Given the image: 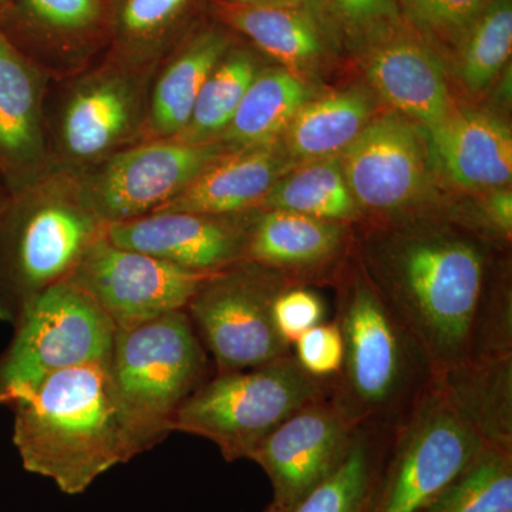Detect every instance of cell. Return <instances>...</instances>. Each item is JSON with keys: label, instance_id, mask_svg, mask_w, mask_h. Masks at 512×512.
I'll return each instance as SVG.
<instances>
[{"label": "cell", "instance_id": "cell-1", "mask_svg": "<svg viewBox=\"0 0 512 512\" xmlns=\"http://www.w3.org/2000/svg\"><path fill=\"white\" fill-rule=\"evenodd\" d=\"M366 274L417 340L437 377L512 355L511 292L488 291L487 249L447 227H409L366 245Z\"/></svg>", "mask_w": 512, "mask_h": 512}, {"label": "cell", "instance_id": "cell-2", "mask_svg": "<svg viewBox=\"0 0 512 512\" xmlns=\"http://www.w3.org/2000/svg\"><path fill=\"white\" fill-rule=\"evenodd\" d=\"M109 365L59 370L12 404L13 443L23 467L49 478L64 494H83L111 468L143 453Z\"/></svg>", "mask_w": 512, "mask_h": 512}, {"label": "cell", "instance_id": "cell-3", "mask_svg": "<svg viewBox=\"0 0 512 512\" xmlns=\"http://www.w3.org/2000/svg\"><path fill=\"white\" fill-rule=\"evenodd\" d=\"M333 322L345 350L330 402L356 429L396 431L437 379L423 349L363 265L340 279Z\"/></svg>", "mask_w": 512, "mask_h": 512}, {"label": "cell", "instance_id": "cell-4", "mask_svg": "<svg viewBox=\"0 0 512 512\" xmlns=\"http://www.w3.org/2000/svg\"><path fill=\"white\" fill-rule=\"evenodd\" d=\"M106 228L76 180L45 177L10 194L0 207V319L16 325L40 293L72 275Z\"/></svg>", "mask_w": 512, "mask_h": 512}, {"label": "cell", "instance_id": "cell-5", "mask_svg": "<svg viewBox=\"0 0 512 512\" xmlns=\"http://www.w3.org/2000/svg\"><path fill=\"white\" fill-rule=\"evenodd\" d=\"M109 366L124 417L143 453L173 433L180 407L210 379L207 353L185 311L117 329Z\"/></svg>", "mask_w": 512, "mask_h": 512}, {"label": "cell", "instance_id": "cell-6", "mask_svg": "<svg viewBox=\"0 0 512 512\" xmlns=\"http://www.w3.org/2000/svg\"><path fill=\"white\" fill-rule=\"evenodd\" d=\"M330 393L332 379L309 375L291 353L210 377L180 407L173 431L212 441L228 463L251 460L272 431Z\"/></svg>", "mask_w": 512, "mask_h": 512}, {"label": "cell", "instance_id": "cell-7", "mask_svg": "<svg viewBox=\"0 0 512 512\" xmlns=\"http://www.w3.org/2000/svg\"><path fill=\"white\" fill-rule=\"evenodd\" d=\"M16 329L0 357V404L10 407L52 373L110 363L117 333L99 303L69 279L40 293Z\"/></svg>", "mask_w": 512, "mask_h": 512}, {"label": "cell", "instance_id": "cell-8", "mask_svg": "<svg viewBox=\"0 0 512 512\" xmlns=\"http://www.w3.org/2000/svg\"><path fill=\"white\" fill-rule=\"evenodd\" d=\"M487 448L436 382L394 431L370 512H426Z\"/></svg>", "mask_w": 512, "mask_h": 512}, {"label": "cell", "instance_id": "cell-9", "mask_svg": "<svg viewBox=\"0 0 512 512\" xmlns=\"http://www.w3.org/2000/svg\"><path fill=\"white\" fill-rule=\"evenodd\" d=\"M291 284L272 269L242 261L208 276L185 312L217 375L291 355L274 322L276 296Z\"/></svg>", "mask_w": 512, "mask_h": 512}, {"label": "cell", "instance_id": "cell-10", "mask_svg": "<svg viewBox=\"0 0 512 512\" xmlns=\"http://www.w3.org/2000/svg\"><path fill=\"white\" fill-rule=\"evenodd\" d=\"M231 148L220 140L154 138L123 148L77 178L80 198L106 225L136 220L174 200Z\"/></svg>", "mask_w": 512, "mask_h": 512}, {"label": "cell", "instance_id": "cell-11", "mask_svg": "<svg viewBox=\"0 0 512 512\" xmlns=\"http://www.w3.org/2000/svg\"><path fill=\"white\" fill-rule=\"evenodd\" d=\"M210 275L117 247L104 234L67 279L89 293L117 329H126L165 313L185 311Z\"/></svg>", "mask_w": 512, "mask_h": 512}, {"label": "cell", "instance_id": "cell-12", "mask_svg": "<svg viewBox=\"0 0 512 512\" xmlns=\"http://www.w3.org/2000/svg\"><path fill=\"white\" fill-rule=\"evenodd\" d=\"M146 69L116 59L74 84L59 123L70 164L92 168L137 136L147 119Z\"/></svg>", "mask_w": 512, "mask_h": 512}, {"label": "cell", "instance_id": "cell-13", "mask_svg": "<svg viewBox=\"0 0 512 512\" xmlns=\"http://www.w3.org/2000/svg\"><path fill=\"white\" fill-rule=\"evenodd\" d=\"M356 431L329 399L303 407L272 431L251 457L272 485L264 512L295 510L345 461Z\"/></svg>", "mask_w": 512, "mask_h": 512}, {"label": "cell", "instance_id": "cell-14", "mask_svg": "<svg viewBox=\"0 0 512 512\" xmlns=\"http://www.w3.org/2000/svg\"><path fill=\"white\" fill-rule=\"evenodd\" d=\"M426 147L420 126L407 117L369 121L339 160L357 207L393 212L416 204L427 181Z\"/></svg>", "mask_w": 512, "mask_h": 512}, {"label": "cell", "instance_id": "cell-15", "mask_svg": "<svg viewBox=\"0 0 512 512\" xmlns=\"http://www.w3.org/2000/svg\"><path fill=\"white\" fill-rule=\"evenodd\" d=\"M232 215L151 212L136 220L107 225L106 238L117 247L144 252L195 272L221 271L244 261L249 224Z\"/></svg>", "mask_w": 512, "mask_h": 512}, {"label": "cell", "instance_id": "cell-16", "mask_svg": "<svg viewBox=\"0 0 512 512\" xmlns=\"http://www.w3.org/2000/svg\"><path fill=\"white\" fill-rule=\"evenodd\" d=\"M45 76L0 28V178L10 194L46 177Z\"/></svg>", "mask_w": 512, "mask_h": 512}, {"label": "cell", "instance_id": "cell-17", "mask_svg": "<svg viewBox=\"0 0 512 512\" xmlns=\"http://www.w3.org/2000/svg\"><path fill=\"white\" fill-rule=\"evenodd\" d=\"M362 50L369 82L407 119L430 130L453 111L439 53L403 20Z\"/></svg>", "mask_w": 512, "mask_h": 512}, {"label": "cell", "instance_id": "cell-18", "mask_svg": "<svg viewBox=\"0 0 512 512\" xmlns=\"http://www.w3.org/2000/svg\"><path fill=\"white\" fill-rule=\"evenodd\" d=\"M348 241L343 222L323 221L298 212L266 210L249 222L244 261L272 269L292 286L328 275Z\"/></svg>", "mask_w": 512, "mask_h": 512}, {"label": "cell", "instance_id": "cell-19", "mask_svg": "<svg viewBox=\"0 0 512 512\" xmlns=\"http://www.w3.org/2000/svg\"><path fill=\"white\" fill-rule=\"evenodd\" d=\"M291 165V158L275 143L229 150L174 200L154 212L237 215L262 204Z\"/></svg>", "mask_w": 512, "mask_h": 512}, {"label": "cell", "instance_id": "cell-20", "mask_svg": "<svg viewBox=\"0 0 512 512\" xmlns=\"http://www.w3.org/2000/svg\"><path fill=\"white\" fill-rule=\"evenodd\" d=\"M218 18L248 37L285 69L312 72L338 40L313 0L299 5L232 6L215 3Z\"/></svg>", "mask_w": 512, "mask_h": 512}, {"label": "cell", "instance_id": "cell-21", "mask_svg": "<svg viewBox=\"0 0 512 512\" xmlns=\"http://www.w3.org/2000/svg\"><path fill=\"white\" fill-rule=\"evenodd\" d=\"M448 177L468 190H497L512 177V134L498 117L481 111L450 114L426 130Z\"/></svg>", "mask_w": 512, "mask_h": 512}, {"label": "cell", "instance_id": "cell-22", "mask_svg": "<svg viewBox=\"0 0 512 512\" xmlns=\"http://www.w3.org/2000/svg\"><path fill=\"white\" fill-rule=\"evenodd\" d=\"M436 382L488 447L512 456V355L473 360L448 370Z\"/></svg>", "mask_w": 512, "mask_h": 512}, {"label": "cell", "instance_id": "cell-23", "mask_svg": "<svg viewBox=\"0 0 512 512\" xmlns=\"http://www.w3.org/2000/svg\"><path fill=\"white\" fill-rule=\"evenodd\" d=\"M229 49L231 36L212 26L192 35L165 64L148 101L146 121L154 138L183 133L205 80Z\"/></svg>", "mask_w": 512, "mask_h": 512}, {"label": "cell", "instance_id": "cell-24", "mask_svg": "<svg viewBox=\"0 0 512 512\" xmlns=\"http://www.w3.org/2000/svg\"><path fill=\"white\" fill-rule=\"evenodd\" d=\"M311 99L301 74L285 67L259 70L218 140L231 150L275 143Z\"/></svg>", "mask_w": 512, "mask_h": 512}, {"label": "cell", "instance_id": "cell-25", "mask_svg": "<svg viewBox=\"0 0 512 512\" xmlns=\"http://www.w3.org/2000/svg\"><path fill=\"white\" fill-rule=\"evenodd\" d=\"M370 116L372 103L357 89L311 99L286 128V154L303 163L335 158L362 133Z\"/></svg>", "mask_w": 512, "mask_h": 512}, {"label": "cell", "instance_id": "cell-26", "mask_svg": "<svg viewBox=\"0 0 512 512\" xmlns=\"http://www.w3.org/2000/svg\"><path fill=\"white\" fill-rule=\"evenodd\" d=\"M394 431L357 429L348 456L292 512H370Z\"/></svg>", "mask_w": 512, "mask_h": 512}, {"label": "cell", "instance_id": "cell-27", "mask_svg": "<svg viewBox=\"0 0 512 512\" xmlns=\"http://www.w3.org/2000/svg\"><path fill=\"white\" fill-rule=\"evenodd\" d=\"M266 210L298 212L323 221L348 222L359 212L339 160L306 161L288 171L266 195Z\"/></svg>", "mask_w": 512, "mask_h": 512}, {"label": "cell", "instance_id": "cell-28", "mask_svg": "<svg viewBox=\"0 0 512 512\" xmlns=\"http://www.w3.org/2000/svg\"><path fill=\"white\" fill-rule=\"evenodd\" d=\"M194 0H114L109 12L117 60L148 67L183 22Z\"/></svg>", "mask_w": 512, "mask_h": 512}, {"label": "cell", "instance_id": "cell-29", "mask_svg": "<svg viewBox=\"0 0 512 512\" xmlns=\"http://www.w3.org/2000/svg\"><path fill=\"white\" fill-rule=\"evenodd\" d=\"M258 73L251 50L231 47L205 80L191 119L177 138L191 143L218 140Z\"/></svg>", "mask_w": 512, "mask_h": 512}, {"label": "cell", "instance_id": "cell-30", "mask_svg": "<svg viewBox=\"0 0 512 512\" xmlns=\"http://www.w3.org/2000/svg\"><path fill=\"white\" fill-rule=\"evenodd\" d=\"M512 49V2L493 0L458 46L457 74L468 92L480 93L504 69Z\"/></svg>", "mask_w": 512, "mask_h": 512}, {"label": "cell", "instance_id": "cell-31", "mask_svg": "<svg viewBox=\"0 0 512 512\" xmlns=\"http://www.w3.org/2000/svg\"><path fill=\"white\" fill-rule=\"evenodd\" d=\"M426 512H512V456L488 447Z\"/></svg>", "mask_w": 512, "mask_h": 512}, {"label": "cell", "instance_id": "cell-32", "mask_svg": "<svg viewBox=\"0 0 512 512\" xmlns=\"http://www.w3.org/2000/svg\"><path fill=\"white\" fill-rule=\"evenodd\" d=\"M109 18L104 0H12L8 20L33 35L79 40L94 35Z\"/></svg>", "mask_w": 512, "mask_h": 512}, {"label": "cell", "instance_id": "cell-33", "mask_svg": "<svg viewBox=\"0 0 512 512\" xmlns=\"http://www.w3.org/2000/svg\"><path fill=\"white\" fill-rule=\"evenodd\" d=\"M493 0H397L400 16L437 53L454 52Z\"/></svg>", "mask_w": 512, "mask_h": 512}, {"label": "cell", "instance_id": "cell-34", "mask_svg": "<svg viewBox=\"0 0 512 512\" xmlns=\"http://www.w3.org/2000/svg\"><path fill=\"white\" fill-rule=\"evenodd\" d=\"M338 39L363 49L402 22L397 0H313Z\"/></svg>", "mask_w": 512, "mask_h": 512}, {"label": "cell", "instance_id": "cell-35", "mask_svg": "<svg viewBox=\"0 0 512 512\" xmlns=\"http://www.w3.org/2000/svg\"><path fill=\"white\" fill-rule=\"evenodd\" d=\"M342 333L335 322H322L303 333L292 346L296 362L318 379H333L343 362Z\"/></svg>", "mask_w": 512, "mask_h": 512}, {"label": "cell", "instance_id": "cell-36", "mask_svg": "<svg viewBox=\"0 0 512 512\" xmlns=\"http://www.w3.org/2000/svg\"><path fill=\"white\" fill-rule=\"evenodd\" d=\"M325 303L303 286H291L276 296L274 322L279 335L293 346L303 333L323 322Z\"/></svg>", "mask_w": 512, "mask_h": 512}, {"label": "cell", "instance_id": "cell-37", "mask_svg": "<svg viewBox=\"0 0 512 512\" xmlns=\"http://www.w3.org/2000/svg\"><path fill=\"white\" fill-rule=\"evenodd\" d=\"M484 218L488 228L495 235L511 241L512 237V194L510 190L497 188L484 201Z\"/></svg>", "mask_w": 512, "mask_h": 512}, {"label": "cell", "instance_id": "cell-38", "mask_svg": "<svg viewBox=\"0 0 512 512\" xmlns=\"http://www.w3.org/2000/svg\"><path fill=\"white\" fill-rule=\"evenodd\" d=\"M214 2L232 6H284L299 5L309 0H214Z\"/></svg>", "mask_w": 512, "mask_h": 512}, {"label": "cell", "instance_id": "cell-39", "mask_svg": "<svg viewBox=\"0 0 512 512\" xmlns=\"http://www.w3.org/2000/svg\"><path fill=\"white\" fill-rule=\"evenodd\" d=\"M10 3H12V0H0V25H2L3 20L8 16Z\"/></svg>", "mask_w": 512, "mask_h": 512}, {"label": "cell", "instance_id": "cell-40", "mask_svg": "<svg viewBox=\"0 0 512 512\" xmlns=\"http://www.w3.org/2000/svg\"><path fill=\"white\" fill-rule=\"evenodd\" d=\"M5 201H6V200H5V198H3V197H0V207H2V205H3V202H5Z\"/></svg>", "mask_w": 512, "mask_h": 512}]
</instances>
